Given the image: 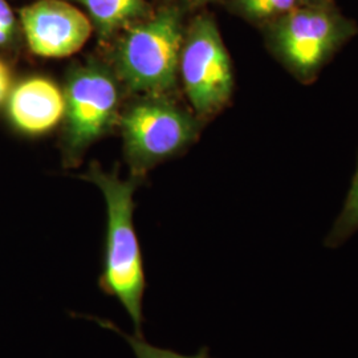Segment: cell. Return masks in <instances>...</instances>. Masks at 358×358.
Instances as JSON below:
<instances>
[{"instance_id":"obj_9","label":"cell","mask_w":358,"mask_h":358,"mask_svg":"<svg viewBox=\"0 0 358 358\" xmlns=\"http://www.w3.org/2000/svg\"><path fill=\"white\" fill-rule=\"evenodd\" d=\"M90 13L100 36L108 38L145 13L143 0H77Z\"/></svg>"},{"instance_id":"obj_10","label":"cell","mask_w":358,"mask_h":358,"mask_svg":"<svg viewBox=\"0 0 358 358\" xmlns=\"http://www.w3.org/2000/svg\"><path fill=\"white\" fill-rule=\"evenodd\" d=\"M300 6H303L301 0H229L232 13L262 28Z\"/></svg>"},{"instance_id":"obj_16","label":"cell","mask_w":358,"mask_h":358,"mask_svg":"<svg viewBox=\"0 0 358 358\" xmlns=\"http://www.w3.org/2000/svg\"><path fill=\"white\" fill-rule=\"evenodd\" d=\"M192 6H195V7H201V6H205L207 3H210V1H214V0H192Z\"/></svg>"},{"instance_id":"obj_11","label":"cell","mask_w":358,"mask_h":358,"mask_svg":"<svg viewBox=\"0 0 358 358\" xmlns=\"http://www.w3.org/2000/svg\"><path fill=\"white\" fill-rule=\"evenodd\" d=\"M356 232H358V161L350 189L346 194L345 202L328 235L325 236L324 245L331 250L338 248L346 243Z\"/></svg>"},{"instance_id":"obj_2","label":"cell","mask_w":358,"mask_h":358,"mask_svg":"<svg viewBox=\"0 0 358 358\" xmlns=\"http://www.w3.org/2000/svg\"><path fill=\"white\" fill-rule=\"evenodd\" d=\"M271 55L299 83L313 84L321 71L358 35V24L333 6H300L263 27Z\"/></svg>"},{"instance_id":"obj_1","label":"cell","mask_w":358,"mask_h":358,"mask_svg":"<svg viewBox=\"0 0 358 358\" xmlns=\"http://www.w3.org/2000/svg\"><path fill=\"white\" fill-rule=\"evenodd\" d=\"M92 180L103 192L106 205V238L99 288L115 297L142 334L146 273L138 236L134 229V190L131 180H121L101 170H92Z\"/></svg>"},{"instance_id":"obj_3","label":"cell","mask_w":358,"mask_h":358,"mask_svg":"<svg viewBox=\"0 0 358 358\" xmlns=\"http://www.w3.org/2000/svg\"><path fill=\"white\" fill-rule=\"evenodd\" d=\"M182 17L171 7L134 27L120 43L115 64L130 90L161 93L171 90L179 73L183 45Z\"/></svg>"},{"instance_id":"obj_13","label":"cell","mask_w":358,"mask_h":358,"mask_svg":"<svg viewBox=\"0 0 358 358\" xmlns=\"http://www.w3.org/2000/svg\"><path fill=\"white\" fill-rule=\"evenodd\" d=\"M13 26H15V19H13V10L10 8L6 0H0V29L13 34Z\"/></svg>"},{"instance_id":"obj_8","label":"cell","mask_w":358,"mask_h":358,"mask_svg":"<svg viewBox=\"0 0 358 358\" xmlns=\"http://www.w3.org/2000/svg\"><path fill=\"white\" fill-rule=\"evenodd\" d=\"M8 113L20 130L29 134L44 133L64 117V93L51 80L29 78L13 90Z\"/></svg>"},{"instance_id":"obj_14","label":"cell","mask_w":358,"mask_h":358,"mask_svg":"<svg viewBox=\"0 0 358 358\" xmlns=\"http://www.w3.org/2000/svg\"><path fill=\"white\" fill-rule=\"evenodd\" d=\"M11 90V73L7 65L0 62V103L8 96Z\"/></svg>"},{"instance_id":"obj_5","label":"cell","mask_w":358,"mask_h":358,"mask_svg":"<svg viewBox=\"0 0 358 358\" xmlns=\"http://www.w3.org/2000/svg\"><path fill=\"white\" fill-rule=\"evenodd\" d=\"M130 155L153 162L178 153L199 131L198 121L173 103L148 100L130 108L121 121Z\"/></svg>"},{"instance_id":"obj_6","label":"cell","mask_w":358,"mask_h":358,"mask_svg":"<svg viewBox=\"0 0 358 358\" xmlns=\"http://www.w3.org/2000/svg\"><path fill=\"white\" fill-rule=\"evenodd\" d=\"M64 96L68 143L72 149H83L99 138L115 117V80L100 68H80L69 78Z\"/></svg>"},{"instance_id":"obj_4","label":"cell","mask_w":358,"mask_h":358,"mask_svg":"<svg viewBox=\"0 0 358 358\" xmlns=\"http://www.w3.org/2000/svg\"><path fill=\"white\" fill-rule=\"evenodd\" d=\"M179 73L198 115H217L230 103L234 92L230 55L210 15H199L192 20L183 40Z\"/></svg>"},{"instance_id":"obj_15","label":"cell","mask_w":358,"mask_h":358,"mask_svg":"<svg viewBox=\"0 0 358 358\" xmlns=\"http://www.w3.org/2000/svg\"><path fill=\"white\" fill-rule=\"evenodd\" d=\"M303 6H333L334 0H301Z\"/></svg>"},{"instance_id":"obj_7","label":"cell","mask_w":358,"mask_h":358,"mask_svg":"<svg viewBox=\"0 0 358 358\" xmlns=\"http://www.w3.org/2000/svg\"><path fill=\"white\" fill-rule=\"evenodd\" d=\"M31 51L60 59L80 51L92 32L90 19L63 0H38L20 11Z\"/></svg>"},{"instance_id":"obj_12","label":"cell","mask_w":358,"mask_h":358,"mask_svg":"<svg viewBox=\"0 0 358 358\" xmlns=\"http://www.w3.org/2000/svg\"><path fill=\"white\" fill-rule=\"evenodd\" d=\"M90 319L96 321L103 328L110 329L117 334H120L121 337H124V340L130 345L133 353L136 355L137 358H213L210 356L208 348H202L194 356H185V355H180V353L174 352V350H170V349H164V348H159V346L152 345L150 343H148L143 338V336L128 334L127 332H122L121 329H118V327L115 324L110 322V321L96 319V317H90Z\"/></svg>"}]
</instances>
